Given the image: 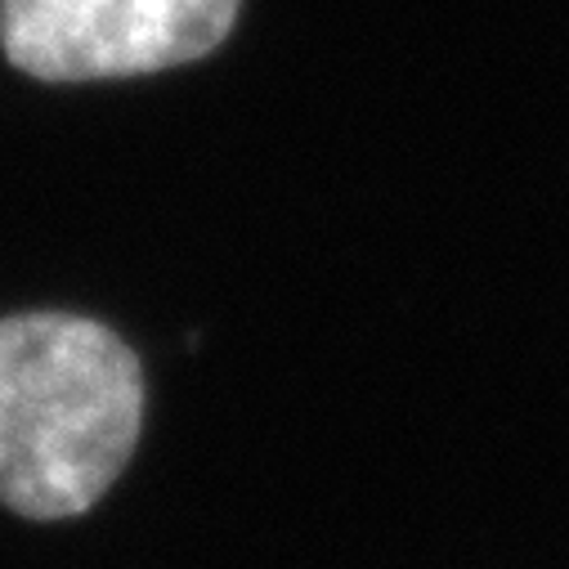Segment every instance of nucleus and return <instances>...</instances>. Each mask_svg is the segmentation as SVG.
Listing matches in <instances>:
<instances>
[{
	"label": "nucleus",
	"mask_w": 569,
	"mask_h": 569,
	"mask_svg": "<svg viewBox=\"0 0 569 569\" xmlns=\"http://www.w3.org/2000/svg\"><path fill=\"white\" fill-rule=\"evenodd\" d=\"M144 372L94 319H0V502L28 520L90 511L134 453Z\"/></svg>",
	"instance_id": "nucleus-1"
},
{
	"label": "nucleus",
	"mask_w": 569,
	"mask_h": 569,
	"mask_svg": "<svg viewBox=\"0 0 569 569\" xmlns=\"http://www.w3.org/2000/svg\"><path fill=\"white\" fill-rule=\"evenodd\" d=\"M238 0H0V46L41 81H103L211 54Z\"/></svg>",
	"instance_id": "nucleus-2"
}]
</instances>
